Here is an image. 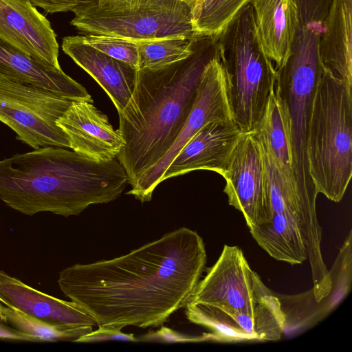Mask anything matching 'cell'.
I'll return each mask as SVG.
<instances>
[{
    "instance_id": "1",
    "label": "cell",
    "mask_w": 352,
    "mask_h": 352,
    "mask_svg": "<svg viewBox=\"0 0 352 352\" xmlns=\"http://www.w3.org/2000/svg\"><path fill=\"white\" fill-rule=\"evenodd\" d=\"M206 261L202 238L182 227L126 254L67 267L57 282L98 327H156L190 301Z\"/></svg>"
},
{
    "instance_id": "2",
    "label": "cell",
    "mask_w": 352,
    "mask_h": 352,
    "mask_svg": "<svg viewBox=\"0 0 352 352\" xmlns=\"http://www.w3.org/2000/svg\"><path fill=\"white\" fill-rule=\"evenodd\" d=\"M219 54L217 37L198 35L186 58L138 69L132 96L118 113L125 145L116 158L129 184L171 147L192 110L205 67Z\"/></svg>"
},
{
    "instance_id": "3",
    "label": "cell",
    "mask_w": 352,
    "mask_h": 352,
    "mask_svg": "<svg viewBox=\"0 0 352 352\" xmlns=\"http://www.w3.org/2000/svg\"><path fill=\"white\" fill-rule=\"evenodd\" d=\"M127 184L116 157L98 162L63 147H42L0 160V199L27 215H78L90 205L116 199Z\"/></svg>"
},
{
    "instance_id": "4",
    "label": "cell",
    "mask_w": 352,
    "mask_h": 352,
    "mask_svg": "<svg viewBox=\"0 0 352 352\" xmlns=\"http://www.w3.org/2000/svg\"><path fill=\"white\" fill-rule=\"evenodd\" d=\"M307 155L317 192L340 201L352 176V87L325 67L314 99Z\"/></svg>"
},
{
    "instance_id": "5",
    "label": "cell",
    "mask_w": 352,
    "mask_h": 352,
    "mask_svg": "<svg viewBox=\"0 0 352 352\" xmlns=\"http://www.w3.org/2000/svg\"><path fill=\"white\" fill-rule=\"evenodd\" d=\"M324 23L298 19L289 56L276 69V85L286 106L290 123L295 182L300 199L315 207L317 192L309 171L308 128L318 83L324 68L320 56Z\"/></svg>"
},
{
    "instance_id": "6",
    "label": "cell",
    "mask_w": 352,
    "mask_h": 352,
    "mask_svg": "<svg viewBox=\"0 0 352 352\" xmlns=\"http://www.w3.org/2000/svg\"><path fill=\"white\" fill-rule=\"evenodd\" d=\"M217 37L228 77L233 121L242 132L255 130L275 82L276 69L261 42L251 5L240 10Z\"/></svg>"
},
{
    "instance_id": "7",
    "label": "cell",
    "mask_w": 352,
    "mask_h": 352,
    "mask_svg": "<svg viewBox=\"0 0 352 352\" xmlns=\"http://www.w3.org/2000/svg\"><path fill=\"white\" fill-rule=\"evenodd\" d=\"M71 24L81 34L139 42L195 37L190 6L184 0L98 1L75 10Z\"/></svg>"
},
{
    "instance_id": "8",
    "label": "cell",
    "mask_w": 352,
    "mask_h": 352,
    "mask_svg": "<svg viewBox=\"0 0 352 352\" xmlns=\"http://www.w3.org/2000/svg\"><path fill=\"white\" fill-rule=\"evenodd\" d=\"M72 101L40 87L0 77V121L15 132L18 140L34 149L69 148L56 121Z\"/></svg>"
},
{
    "instance_id": "9",
    "label": "cell",
    "mask_w": 352,
    "mask_h": 352,
    "mask_svg": "<svg viewBox=\"0 0 352 352\" xmlns=\"http://www.w3.org/2000/svg\"><path fill=\"white\" fill-rule=\"evenodd\" d=\"M230 120L233 119L228 77L219 54L205 67L192 110L171 147L157 163L138 177L126 194L142 203L151 201L154 190L162 182L166 168L187 142L204 125Z\"/></svg>"
},
{
    "instance_id": "10",
    "label": "cell",
    "mask_w": 352,
    "mask_h": 352,
    "mask_svg": "<svg viewBox=\"0 0 352 352\" xmlns=\"http://www.w3.org/2000/svg\"><path fill=\"white\" fill-rule=\"evenodd\" d=\"M278 298L249 265L238 246L224 245L190 300L224 311H248Z\"/></svg>"
},
{
    "instance_id": "11",
    "label": "cell",
    "mask_w": 352,
    "mask_h": 352,
    "mask_svg": "<svg viewBox=\"0 0 352 352\" xmlns=\"http://www.w3.org/2000/svg\"><path fill=\"white\" fill-rule=\"evenodd\" d=\"M222 176L228 204L242 212L248 228L272 219L262 150L255 130L241 133Z\"/></svg>"
},
{
    "instance_id": "12",
    "label": "cell",
    "mask_w": 352,
    "mask_h": 352,
    "mask_svg": "<svg viewBox=\"0 0 352 352\" xmlns=\"http://www.w3.org/2000/svg\"><path fill=\"white\" fill-rule=\"evenodd\" d=\"M184 308L190 322L210 330L209 341H277L287 324V316L278 298L248 311H224L193 301H189Z\"/></svg>"
},
{
    "instance_id": "13",
    "label": "cell",
    "mask_w": 352,
    "mask_h": 352,
    "mask_svg": "<svg viewBox=\"0 0 352 352\" xmlns=\"http://www.w3.org/2000/svg\"><path fill=\"white\" fill-rule=\"evenodd\" d=\"M56 124L66 135L69 148L96 161L114 159L125 145L119 129H113L92 102L72 101Z\"/></svg>"
},
{
    "instance_id": "14",
    "label": "cell",
    "mask_w": 352,
    "mask_h": 352,
    "mask_svg": "<svg viewBox=\"0 0 352 352\" xmlns=\"http://www.w3.org/2000/svg\"><path fill=\"white\" fill-rule=\"evenodd\" d=\"M0 38L34 58L60 69L56 35L27 0H0Z\"/></svg>"
},
{
    "instance_id": "15",
    "label": "cell",
    "mask_w": 352,
    "mask_h": 352,
    "mask_svg": "<svg viewBox=\"0 0 352 352\" xmlns=\"http://www.w3.org/2000/svg\"><path fill=\"white\" fill-rule=\"evenodd\" d=\"M241 133L233 120L204 125L172 160L162 182L197 170H212L222 175Z\"/></svg>"
},
{
    "instance_id": "16",
    "label": "cell",
    "mask_w": 352,
    "mask_h": 352,
    "mask_svg": "<svg viewBox=\"0 0 352 352\" xmlns=\"http://www.w3.org/2000/svg\"><path fill=\"white\" fill-rule=\"evenodd\" d=\"M62 50L98 83L121 112L133 92L138 69L98 50L82 36L64 37Z\"/></svg>"
},
{
    "instance_id": "17",
    "label": "cell",
    "mask_w": 352,
    "mask_h": 352,
    "mask_svg": "<svg viewBox=\"0 0 352 352\" xmlns=\"http://www.w3.org/2000/svg\"><path fill=\"white\" fill-rule=\"evenodd\" d=\"M0 302L59 327L96 325L94 320L75 302L43 293L1 270Z\"/></svg>"
},
{
    "instance_id": "18",
    "label": "cell",
    "mask_w": 352,
    "mask_h": 352,
    "mask_svg": "<svg viewBox=\"0 0 352 352\" xmlns=\"http://www.w3.org/2000/svg\"><path fill=\"white\" fill-rule=\"evenodd\" d=\"M0 77L36 86L72 101L92 102L86 89L61 68L38 60L1 38Z\"/></svg>"
},
{
    "instance_id": "19",
    "label": "cell",
    "mask_w": 352,
    "mask_h": 352,
    "mask_svg": "<svg viewBox=\"0 0 352 352\" xmlns=\"http://www.w3.org/2000/svg\"><path fill=\"white\" fill-rule=\"evenodd\" d=\"M265 52L275 69L285 63L297 23L294 0H250Z\"/></svg>"
},
{
    "instance_id": "20",
    "label": "cell",
    "mask_w": 352,
    "mask_h": 352,
    "mask_svg": "<svg viewBox=\"0 0 352 352\" xmlns=\"http://www.w3.org/2000/svg\"><path fill=\"white\" fill-rule=\"evenodd\" d=\"M255 131L268 147L290 197L300 199L293 170L289 115L276 80Z\"/></svg>"
},
{
    "instance_id": "21",
    "label": "cell",
    "mask_w": 352,
    "mask_h": 352,
    "mask_svg": "<svg viewBox=\"0 0 352 352\" xmlns=\"http://www.w3.org/2000/svg\"><path fill=\"white\" fill-rule=\"evenodd\" d=\"M323 66L352 87V0H332L320 41Z\"/></svg>"
},
{
    "instance_id": "22",
    "label": "cell",
    "mask_w": 352,
    "mask_h": 352,
    "mask_svg": "<svg viewBox=\"0 0 352 352\" xmlns=\"http://www.w3.org/2000/svg\"><path fill=\"white\" fill-rule=\"evenodd\" d=\"M253 239L270 256L292 265L307 260L305 242L297 221L284 213H272V219L249 228Z\"/></svg>"
},
{
    "instance_id": "23",
    "label": "cell",
    "mask_w": 352,
    "mask_h": 352,
    "mask_svg": "<svg viewBox=\"0 0 352 352\" xmlns=\"http://www.w3.org/2000/svg\"><path fill=\"white\" fill-rule=\"evenodd\" d=\"M250 0H197L190 6L196 35L218 36Z\"/></svg>"
},
{
    "instance_id": "24",
    "label": "cell",
    "mask_w": 352,
    "mask_h": 352,
    "mask_svg": "<svg viewBox=\"0 0 352 352\" xmlns=\"http://www.w3.org/2000/svg\"><path fill=\"white\" fill-rule=\"evenodd\" d=\"M7 322L14 329L34 338L36 342L70 340L74 342L93 330L92 326L59 327L32 317L14 307H5Z\"/></svg>"
},
{
    "instance_id": "25",
    "label": "cell",
    "mask_w": 352,
    "mask_h": 352,
    "mask_svg": "<svg viewBox=\"0 0 352 352\" xmlns=\"http://www.w3.org/2000/svg\"><path fill=\"white\" fill-rule=\"evenodd\" d=\"M196 36L166 37L138 42L139 69L162 66L186 58L192 52Z\"/></svg>"
},
{
    "instance_id": "26",
    "label": "cell",
    "mask_w": 352,
    "mask_h": 352,
    "mask_svg": "<svg viewBox=\"0 0 352 352\" xmlns=\"http://www.w3.org/2000/svg\"><path fill=\"white\" fill-rule=\"evenodd\" d=\"M82 38L98 50L139 69L138 42L105 35L85 34Z\"/></svg>"
},
{
    "instance_id": "27",
    "label": "cell",
    "mask_w": 352,
    "mask_h": 352,
    "mask_svg": "<svg viewBox=\"0 0 352 352\" xmlns=\"http://www.w3.org/2000/svg\"><path fill=\"white\" fill-rule=\"evenodd\" d=\"M137 340L138 342L175 343L209 341V338L208 333H203L201 336H189L162 326L157 331H150L146 334L138 337Z\"/></svg>"
},
{
    "instance_id": "28",
    "label": "cell",
    "mask_w": 352,
    "mask_h": 352,
    "mask_svg": "<svg viewBox=\"0 0 352 352\" xmlns=\"http://www.w3.org/2000/svg\"><path fill=\"white\" fill-rule=\"evenodd\" d=\"M109 340H120L127 342H138L137 338L133 333H124L121 330L106 327H98L97 330L91 331L76 339V342H96Z\"/></svg>"
},
{
    "instance_id": "29",
    "label": "cell",
    "mask_w": 352,
    "mask_h": 352,
    "mask_svg": "<svg viewBox=\"0 0 352 352\" xmlns=\"http://www.w3.org/2000/svg\"><path fill=\"white\" fill-rule=\"evenodd\" d=\"M34 6L47 13L72 11L95 2L96 0H27Z\"/></svg>"
},
{
    "instance_id": "30",
    "label": "cell",
    "mask_w": 352,
    "mask_h": 352,
    "mask_svg": "<svg viewBox=\"0 0 352 352\" xmlns=\"http://www.w3.org/2000/svg\"><path fill=\"white\" fill-rule=\"evenodd\" d=\"M0 338L16 340L22 341L36 342L32 336L18 331L14 328H10L0 324Z\"/></svg>"
},
{
    "instance_id": "31",
    "label": "cell",
    "mask_w": 352,
    "mask_h": 352,
    "mask_svg": "<svg viewBox=\"0 0 352 352\" xmlns=\"http://www.w3.org/2000/svg\"><path fill=\"white\" fill-rule=\"evenodd\" d=\"M4 309L5 307L3 306L1 302H0V322L8 323L6 316L5 315Z\"/></svg>"
},
{
    "instance_id": "32",
    "label": "cell",
    "mask_w": 352,
    "mask_h": 352,
    "mask_svg": "<svg viewBox=\"0 0 352 352\" xmlns=\"http://www.w3.org/2000/svg\"><path fill=\"white\" fill-rule=\"evenodd\" d=\"M190 6L196 1L197 0H184Z\"/></svg>"
},
{
    "instance_id": "33",
    "label": "cell",
    "mask_w": 352,
    "mask_h": 352,
    "mask_svg": "<svg viewBox=\"0 0 352 352\" xmlns=\"http://www.w3.org/2000/svg\"><path fill=\"white\" fill-rule=\"evenodd\" d=\"M98 1H126V0H97Z\"/></svg>"
}]
</instances>
